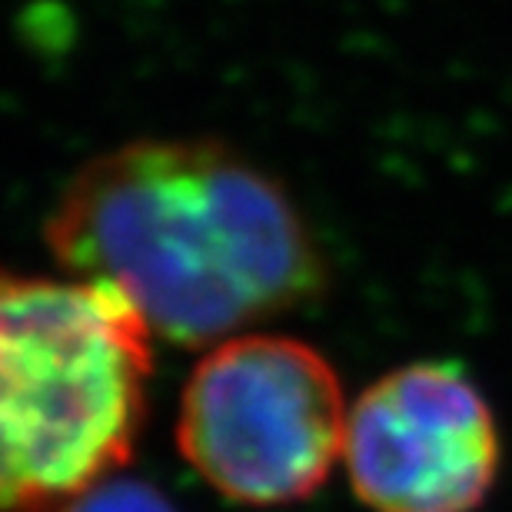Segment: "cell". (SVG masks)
I'll return each mask as SVG.
<instances>
[{"label":"cell","mask_w":512,"mask_h":512,"mask_svg":"<svg viewBox=\"0 0 512 512\" xmlns=\"http://www.w3.org/2000/svg\"><path fill=\"white\" fill-rule=\"evenodd\" d=\"M60 273L120 296L150 336L217 346L326 290V256L276 177L210 137L87 160L44 227Z\"/></svg>","instance_id":"obj_1"},{"label":"cell","mask_w":512,"mask_h":512,"mask_svg":"<svg viewBox=\"0 0 512 512\" xmlns=\"http://www.w3.org/2000/svg\"><path fill=\"white\" fill-rule=\"evenodd\" d=\"M150 340L110 290L0 266V512H64L130 463Z\"/></svg>","instance_id":"obj_2"},{"label":"cell","mask_w":512,"mask_h":512,"mask_svg":"<svg viewBox=\"0 0 512 512\" xmlns=\"http://www.w3.org/2000/svg\"><path fill=\"white\" fill-rule=\"evenodd\" d=\"M343 383L310 343L243 333L193 366L177 409V446L213 493L276 509L310 499L346 446Z\"/></svg>","instance_id":"obj_3"},{"label":"cell","mask_w":512,"mask_h":512,"mask_svg":"<svg viewBox=\"0 0 512 512\" xmlns=\"http://www.w3.org/2000/svg\"><path fill=\"white\" fill-rule=\"evenodd\" d=\"M343 463L373 512H473L493 493L503 439L489 399L449 363H406L356 396Z\"/></svg>","instance_id":"obj_4"},{"label":"cell","mask_w":512,"mask_h":512,"mask_svg":"<svg viewBox=\"0 0 512 512\" xmlns=\"http://www.w3.org/2000/svg\"><path fill=\"white\" fill-rule=\"evenodd\" d=\"M64 512H177V506L143 479L110 476Z\"/></svg>","instance_id":"obj_5"}]
</instances>
